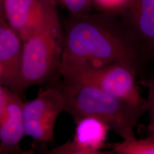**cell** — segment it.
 Segmentation results:
<instances>
[{"label":"cell","instance_id":"17","mask_svg":"<svg viewBox=\"0 0 154 154\" xmlns=\"http://www.w3.org/2000/svg\"><path fill=\"white\" fill-rule=\"evenodd\" d=\"M13 154V152L8 149H5V147H2L1 144H0V154Z\"/></svg>","mask_w":154,"mask_h":154},{"label":"cell","instance_id":"9","mask_svg":"<svg viewBox=\"0 0 154 154\" xmlns=\"http://www.w3.org/2000/svg\"><path fill=\"white\" fill-rule=\"evenodd\" d=\"M48 2L49 0H2L4 17L22 41L42 21Z\"/></svg>","mask_w":154,"mask_h":154},{"label":"cell","instance_id":"4","mask_svg":"<svg viewBox=\"0 0 154 154\" xmlns=\"http://www.w3.org/2000/svg\"><path fill=\"white\" fill-rule=\"evenodd\" d=\"M58 75L88 83L132 105L149 110L147 100L140 95L137 81V77L141 78V74L127 63L118 62L100 67L75 68Z\"/></svg>","mask_w":154,"mask_h":154},{"label":"cell","instance_id":"12","mask_svg":"<svg viewBox=\"0 0 154 154\" xmlns=\"http://www.w3.org/2000/svg\"><path fill=\"white\" fill-rule=\"evenodd\" d=\"M72 14L79 16L89 13L93 0H58Z\"/></svg>","mask_w":154,"mask_h":154},{"label":"cell","instance_id":"8","mask_svg":"<svg viewBox=\"0 0 154 154\" xmlns=\"http://www.w3.org/2000/svg\"><path fill=\"white\" fill-rule=\"evenodd\" d=\"M21 97L6 88L5 99L0 112V144L13 154H32L22 150L20 143L24 137L25 119Z\"/></svg>","mask_w":154,"mask_h":154},{"label":"cell","instance_id":"13","mask_svg":"<svg viewBox=\"0 0 154 154\" xmlns=\"http://www.w3.org/2000/svg\"><path fill=\"white\" fill-rule=\"evenodd\" d=\"M131 0H93L95 4L104 13L113 14L122 12Z\"/></svg>","mask_w":154,"mask_h":154},{"label":"cell","instance_id":"2","mask_svg":"<svg viewBox=\"0 0 154 154\" xmlns=\"http://www.w3.org/2000/svg\"><path fill=\"white\" fill-rule=\"evenodd\" d=\"M65 101V112L75 122L93 116L102 120L123 140L135 138L134 128L148 111L120 99L88 83L63 78L56 84Z\"/></svg>","mask_w":154,"mask_h":154},{"label":"cell","instance_id":"16","mask_svg":"<svg viewBox=\"0 0 154 154\" xmlns=\"http://www.w3.org/2000/svg\"><path fill=\"white\" fill-rule=\"evenodd\" d=\"M149 116V121L147 127L148 130H152L154 129V109L148 111Z\"/></svg>","mask_w":154,"mask_h":154},{"label":"cell","instance_id":"19","mask_svg":"<svg viewBox=\"0 0 154 154\" xmlns=\"http://www.w3.org/2000/svg\"><path fill=\"white\" fill-rule=\"evenodd\" d=\"M2 75H3V71H2V68L0 65V82L1 83L2 78Z\"/></svg>","mask_w":154,"mask_h":154},{"label":"cell","instance_id":"15","mask_svg":"<svg viewBox=\"0 0 154 154\" xmlns=\"http://www.w3.org/2000/svg\"><path fill=\"white\" fill-rule=\"evenodd\" d=\"M6 90V88L4 87L2 83L0 82V112L3 107L5 99Z\"/></svg>","mask_w":154,"mask_h":154},{"label":"cell","instance_id":"11","mask_svg":"<svg viewBox=\"0 0 154 154\" xmlns=\"http://www.w3.org/2000/svg\"><path fill=\"white\" fill-rule=\"evenodd\" d=\"M148 137L132 138L111 144L112 151L117 154H154V132Z\"/></svg>","mask_w":154,"mask_h":154},{"label":"cell","instance_id":"6","mask_svg":"<svg viewBox=\"0 0 154 154\" xmlns=\"http://www.w3.org/2000/svg\"><path fill=\"white\" fill-rule=\"evenodd\" d=\"M77 126L72 140L46 151L49 154H114L103 151L106 146L109 126L99 119L84 117L75 122Z\"/></svg>","mask_w":154,"mask_h":154},{"label":"cell","instance_id":"1","mask_svg":"<svg viewBox=\"0 0 154 154\" xmlns=\"http://www.w3.org/2000/svg\"><path fill=\"white\" fill-rule=\"evenodd\" d=\"M118 62L137 69L142 79L154 66V57L114 15L72 16L63 30L58 74L72 69L100 67Z\"/></svg>","mask_w":154,"mask_h":154},{"label":"cell","instance_id":"10","mask_svg":"<svg viewBox=\"0 0 154 154\" xmlns=\"http://www.w3.org/2000/svg\"><path fill=\"white\" fill-rule=\"evenodd\" d=\"M122 12V21L154 57V0H131Z\"/></svg>","mask_w":154,"mask_h":154},{"label":"cell","instance_id":"7","mask_svg":"<svg viewBox=\"0 0 154 154\" xmlns=\"http://www.w3.org/2000/svg\"><path fill=\"white\" fill-rule=\"evenodd\" d=\"M23 41L20 35L6 22L0 19V65L3 75L1 83L6 88L22 94L20 88Z\"/></svg>","mask_w":154,"mask_h":154},{"label":"cell","instance_id":"14","mask_svg":"<svg viewBox=\"0 0 154 154\" xmlns=\"http://www.w3.org/2000/svg\"><path fill=\"white\" fill-rule=\"evenodd\" d=\"M140 83L149 88V97L147 99L149 104L148 111L152 110L154 109V66L140 79Z\"/></svg>","mask_w":154,"mask_h":154},{"label":"cell","instance_id":"3","mask_svg":"<svg viewBox=\"0 0 154 154\" xmlns=\"http://www.w3.org/2000/svg\"><path fill=\"white\" fill-rule=\"evenodd\" d=\"M63 44V29L55 0H49L44 18L38 27L23 41L20 88L24 92L58 75Z\"/></svg>","mask_w":154,"mask_h":154},{"label":"cell","instance_id":"18","mask_svg":"<svg viewBox=\"0 0 154 154\" xmlns=\"http://www.w3.org/2000/svg\"><path fill=\"white\" fill-rule=\"evenodd\" d=\"M4 17L2 11V0H0V19Z\"/></svg>","mask_w":154,"mask_h":154},{"label":"cell","instance_id":"5","mask_svg":"<svg viewBox=\"0 0 154 154\" xmlns=\"http://www.w3.org/2000/svg\"><path fill=\"white\" fill-rule=\"evenodd\" d=\"M25 136L42 142L54 140L58 117L65 112V101L55 85L41 90L35 99L23 102Z\"/></svg>","mask_w":154,"mask_h":154},{"label":"cell","instance_id":"20","mask_svg":"<svg viewBox=\"0 0 154 154\" xmlns=\"http://www.w3.org/2000/svg\"><path fill=\"white\" fill-rule=\"evenodd\" d=\"M149 132H154V130H149Z\"/></svg>","mask_w":154,"mask_h":154}]
</instances>
